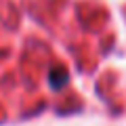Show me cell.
<instances>
[{
	"instance_id": "1",
	"label": "cell",
	"mask_w": 126,
	"mask_h": 126,
	"mask_svg": "<svg viewBox=\"0 0 126 126\" xmlns=\"http://www.w3.org/2000/svg\"><path fill=\"white\" fill-rule=\"evenodd\" d=\"M53 80H55V88H61L63 82H67V76H65V74H55Z\"/></svg>"
}]
</instances>
